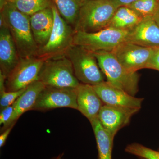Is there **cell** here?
<instances>
[{"label":"cell","instance_id":"obj_1","mask_svg":"<svg viewBox=\"0 0 159 159\" xmlns=\"http://www.w3.org/2000/svg\"><path fill=\"white\" fill-rule=\"evenodd\" d=\"M0 18L10 31L20 58L37 57L39 48L31 31L30 16L9 2L1 11Z\"/></svg>","mask_w":159,"mask_h":159},{"label":"cell","instance_id":"obj_2","mask_svg":"<svg viewBox=\"0 0 159 159\" xmlns=\"http://www.w3.org/2000/svg\"><path fill=\"white\" fill-rule=\"evenodd\" d=\"M99 68L111 84L133 96L139 90V76L125 68L111 51L94 52Z\"/></svg>","mask_w":159,"mask_h":159},{"label":"cell","instance_id":"obj_3","mask_svg":"<svg viewBox=\"0 0 159 159\" xmlns=\"http://www.w3.org/2000/svg\"><path fill=\"white\" fill-rule=\"evenodd\" d=\"M117 9L110 0H86L80 11L75 31L95 32L108 28Z\"/></svg>","mask_w":159,"mask_h":159},{"label":"cell","instance_id":"obj_4","mask_svg":"<svg viewBox=\"0 0 159 159\" xmlns=\"http://www.w3.org/2000/svg\"><path fill=\"white\" fill-rule=\"evenodd\" d=\"M51 8L54 16L53 29L48 43L39 49L37 55L44 61L66 56L74 45V27L63 18L53 2Z\"/></svg>","mask_w":159,"mask_h":159},{"label":"cell","instance_id":"obj_5","mask_svg":"<svg viewBox=\"0 0 159 159\" xmlns=\"http://www.w3.org/2000/svg\"><path fill=\"white\" fill-rule=\"evenodd\" d=\"M72 63L74 74L80 83L94 86L104 81L93 52L74 45L66 54Z\"/></svg>","mask_w":159,"mask_h":159},{"label":"cell","instance_id":"obj_6","mask_svg":"<svg viewBox=\"0 0 159 159\" xmlns=\"http://www.w3.org/2000/svg\"><path fill=\"white\" fill-rule=\"evenodd\" d=\"M129 32L111 28L95 32L75 31L74 44L93 53L111 52L120 44L127 42Z\"/></svg>","mask_w":159,"mask_h":159},{"label":"cell","instance_id":"obj_7","mask_svg":"<svg viewBox=\"0 0 159 159\" xmlns=\"http://www.w3.org/2000/svg\"><path fill=\"white\" fill-rule=\"evenodd\" d=\"M38 80L45 86L57 87L76 88L80 83L66 56L45 61Z\"/></svg>","mask_w":159,"mask_h":159},{"label":"cell","instance_id":"obj_8","mask_svg":"<svg viewBox=\"0 0 159 159\" xmlns=\"http://www.w3.org/2000/svg\"><path fill=\"white\" fill-rule=\"evenodd\" d=\"M44 61L37 57L20 58L17 65L6 77V91L20 90L38 80Z\"/></svg>","mask_w":159,"mask_h":159},{"label":"cell","instance_id":"obj_9","mask_svg":"<svg viewBox=\"0 0 159 159\" xmlns=\"http://www.w3.org/2000/svg\"><path fill=\"white\" fill-rule=\"evenodd\" d=\"M62 107L77 110L76 88L45 86L31 110L45 111Z\"/></svg>","mask_w":159,"mask_h":159},{"label":"cell","instance_id":"obj_10","mask_svg":"<svg viewBox=\"0 0 159 159\" xmlns=\"http://www.w3.org/2000/svg\"><path fill=\"white\" fill-rule=\"evenodd\" d=\"M154 48L125 42L111 52L125 69L137 72L141 69L146 68Z\"/></svg>","mask_w":159,"mask_h":159},{"label":"cell","instance_id":"obj_11","mask_svg":"<svg viewBox=\"0 0 159 159\" xmlns=\"http://www.w3.org/2000/svg\"><path fill=\"white\" fill-rule=\"evenodd\" d=\"M140 108L104 104L98 115L102 126L115 137L120 129L128 125L132 117Z\"/></svg>","mask_w":159,"mask_h":159},{"label":"cell","instance_id":"obj_12","mask_svg":"<svg viewBox=\"0 0 159 159\" xmlns=\"http://www.w3.org/2000/svg\"><path fill=\"white\" fill-rule=\"evenodd\" d=\"M93 86L104 104L141 109L143 98L131 96L107 81H103Z\"/></svg>","mask_w":159,"mask_h":159},{"label":"cell","instance_id":"obj_13","mask_svg":"<svg viewBox=\"0 0 159 159\" xmlns=\"http://www.w3.org/2000/svg\"><path fill=\"white\" fill-rule=\"evenodd\" d=\"M127 42L146 48L159 47V27L153 17L143 18L129 31Z\"/></svg>","mask_w":159,"mask_h":159},{"label":"cell","instance_id":"obj_14","mask_svg":"<svg viewBox=\"0 0 159 159\" xmlns=\"http://www.w3.org/2000/svg\"><path fill=\"white\" fill-rule=\"evenodd\" d=\"M20 57L7 27H0V73L6 77L17 65Z\"/></svg>","mask_w":159,"mask_h":159},{"label":"cell","instance_id":"obj_15","mask_svg":"<svg viewBox=\"0 0 159 159\" xmlns=\"http://www.w3.org/2000/svg\"><path fill=\"white\" fill-rule=\"evenodd\" d=\"M78 109L89 122L98 118L104 105L93 86L80 83L76 88Z\"/></svg>","mask_w":159,"mask_h":159},{"label":"cell","instance_id":"obj_16","mask_svg":"<svg viewBox=\"0 0 159 159\" xmlns=\"http://www.w3.org/2000/svg\"><path fill=\"white\" fill-rule=\"evenodd\" d=\"M54 23V13L51 6L30 16L31 31L39 49L48 43Z\"/></svg>","mask_w":159,"mask_h":159},{"label":"cell","instance_id":"obj_17","mask_svg":"<svg viewBox=\"0 0 159 159\" xmlns=\"http://www.w3.org/2000/svg\"><path fill=\"white\" fill-rule=\"evenodd\" d=\"M45 87V86L39 80H36L26 88L25 92L14 102V112L9 122L3 126L2 129V131L15 124L23 114L32 110L39 95Z\"/></svg>","mask_w":159,"mask_h":159},{"label":"cell","instance_id":"obj_18","mask_svg":"<svg viewBox=\"0 0 159 159\" xmlns=\"http://www.w3.org/2000/svg\"><path fill=\"white\" fill-rule=\"evenodd\" d=\"M90 122L97 142L98 159H112L114 137L102 126L98 118Z\"/></svg>","mask_w":159,"mask_h":159},{"label":"cell","instance_id":"obj_19","mask_svg":"<svg viewBox=\"0 0 159 159\" xmlns=\"http://www.w3.org/2000/svg\"><path fill=\"white\" fill-rule=\"evenodd\" d=\"M143 18L127 6H121L116 10L108 28L129 31L142 21Z\"/></svg>","mask_w":159,"mask_h":159},{"label":"cell","instance_id":"obj_20","mask_svg":"<svg viewBox=\"0 0 159 159\" xmlns=\"http://www.w3.org/2000/svg\"><path fill=\"white\" fill-rule=\"evenodd\" d=\"M86 0H52L63 18L74 29L80 11Z\"/></svg>","mask_w":159,"mask_h":159},{"label":"cell","instance_id":"obj_21","mask_svg":"<svg viewBox=\"0 0 159 159\" xmlns=\"http://www.w3.org/2000/svg\"><path fill=\"white\" fill-rule=\"evenodd\" d=\"M12 3L18 10L30 16L50 8L53 2L52 0H15Z\"/></svg>","mask_w":159,"mask_h":159},{"label":"cell","instance_id":"obj_22","mask_svg":"<svg viewBox=\"0 0 159 159\" xmlns=\"http://www.w3.org/2000/svg\"><path fill=\"white\" fill-rule=\"evenodd\" d=\"M159 0H136L127 6L141 16L142 18L153 17L155 13Z\"/></svg>","mask_w":159,"mask_h":159},{"label":"cell","instance_id":"obj_23","mask_svg":"<svg viewBox=\"0 0 159 159\" xmlns=\"http://www.w3.org/2000/svg\"><path fill=\"white\" fill-rule=\"evenodd\" d=\"M125 151L141 158L159 159V151L154 150L139 143H132L127 145Z\"/></svg>","mask_w":159,"mask_h":159},{"label":"cell","instance_id":"obj_24","mask_svg":"<svg viewBox=\"0 0 159 159\" xmlns=\"http://www.w3.org/2000/svg\"><path fill=\"white\" fill-rule=\"evenodd\" d=\"M26 88L14 92L3 91L0 93V108L1 110L12 105L25 92Z\"/></svg>","mask_w":159,"mask_h":159},{"label":"cell","instance_id":"obj_25","mask_svg":"<svg viewBox=\"0 0 159 159\" xmlns=\"http://www.w3.org/2000/svg\"><path fill=\"white\" fill-rule=\"evenodd\" d=\"M14 111V103L1 110L0 125H6L11 119Z\"/></svg>","mask_w":159,"mask_h":159},{"label":"cell","instance_id":"obj_26","mask_svg":"<svg viewBox=\"0 0 159 159\" xmlns=\"http://www.w3.org/2000/svg\"><path fill=\"white\" fill-rule=\"evenodd\" d=\"M146 68L153 69L159 71V47L154 49Z\"/></svg>","mask_w":159,"mask_h":159},{"label":"cell","instance_id":"obj_27","mask_svg":"<svg viewBox=\"0 0 159 159\" xmlns=\"http://www.w3.org/2000/svg\"><path fill=\"white\" fill-rule=\"evenodd\" d=\"M14 125L15 124H13V125L9 126L8 128L5 129L3 132L2 134H1V136H0V147H2L5 145L8 136L9 135V134L11 132V129H12Z\"/></svg>","mask_w":159,"mask_h":159},{"label":"cell","instance_id":"obj_28","mask_svg":"<svg viewBox=\"0 0 159 159\" xmlns=\"http://www.w3.org/2000/svg\"><path fill=\"white\" fill-rule=\"evenodd\" d=\"M117 8L121 6H127L136 0H110Z\"/></svg>","mask_w":159,"mask_h":159},{"label":"cell","instance_id":"obj_29","mask_svg":"<svg viewBox=\"0 0 159 159\" xmlns=\"http://www.w3.org/2000/svg\"><path fill=\"white\" fill-rule=\"evenodd\" d=\"M153 18L154 20L156 22L157 24L158 25L159 27V1L158 6L157 9L154 15Z\"/></svg>","mask_w":159,"mask_h":159},{"label":"cell","instance_id":"obj_30","mask_svg":"<svg viewBox=\"0 0 159 159\" xmlns=\"http://www.w3.org/2000/svg\"><path fill=\"white\" fill-rule=\"evenodd\" d=\"M9 0H0V10L2 11L3 8L9 3Z\"/></svg>","mask_w":159,"mask_h":159},{"label":"cell","instance_id":"obj_31","mask_svg":"<svg viewBox=\"0 0 159 159\" xmlns=\"http://www.w3.org/2000/svg\"><path fill=\"white\" fill-rule=\"evenodd\" d=\"M64 159L62 158V156L61 155H60L58 156L55 157L53 158V159Z\"/></svg>","mask_w":159,"mask_h":159},{"label":"cell","instance_id":"obj_32","mask_svg":"<svg viewBox=\"0 0 159 159\" xmlns=\"http://www.w3.org/2000/svg\"><path fill=\"white\" fill-rule=\"evenodd\" d=\"M15 0H9V2H10L11 3H13L14 2Z\"/></svg>","mask_w":159,"mask_h":159},{"label":"cell","instance_id":"obj_33","mask_svg":"<svg viewBox=\"0 0 159 159\" xmlns=\"http://www.w3.org/2000/svg\"><path fill=\"white\" fill-rule=\"evenodd\" d=\"M140 159H143V158H140Z\"/></svg>","mask_w":159,"mask_h":159},{"label":"cell","instance_id":"obj_34","mask_svg":"<svg viewBox=\"0 0 159 159\" xmlns=\"http://www.w3.org/2000/svg\"></svg>","mask_w":159,"mask_h":159}]
</instances>
